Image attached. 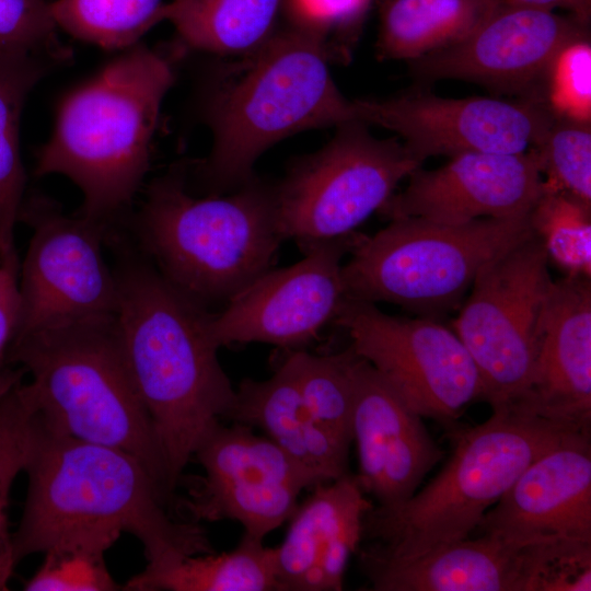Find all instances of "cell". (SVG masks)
Instances as JSON below:
<instances>
[{
    "instance_id": "e575fe53",
    "label": "cell",
    "mask_w": 591,
    "mask_h": 591,
    "mask_svg": "<svg viewBox=\"0 0 591 591\" xmlns=\"http://www.w3.org/2000/svg\"><path fill=\"white\" fill-rule=\"evenodd\" d=\"M541 101L558 117L590 123L591 45L589 37L566 45L549 65Z\"/></svg>"
},
{
    "instance_id": "277c9868",
    "label": "cell",
    "mask_w": 591,
    "mask_h": 591,
    "mask_svg": "<svg viewBox=\"0 0 591 591\" xmlns=\"http://www.w3.org/2000/svg\"><path fill=\"white\" fill-rule=\"evenodd\" d=\"M327 48L325 32L297 24L247 54L235 78L212 85L206 118L213 144L195 171L209 195L256 178V160L286 137L358 120L332 78Z\"/></svg>"
},
{
    "instance_id": "74e56055",
    "label": "cell",
    "mask_w": 591,
    "mask_h": 591,
    "mask_svg": "<svg viewBox=\"0 0 591 591\" xmlns=\"http://www.w3.org/2000/svg\"><path fill=\"white\" fill-rule=\"evenodd\" d=\"M299 25L325 32L331 25L357 20L359 0H291Z\"/></svg>"
},
{
    "instance_id": "8992f818",
    "label": "cell",
    "mask_w": 591,
    "mask_h": 591,
    "mask_svg": "<svg viewBox=\"0 0 591 591\" xmlns=\"http://www.w3.org/2000/svg\"><path fill=\"white\" fill-rule=\"evenodd\" d=\"M5 357L30 373L27 385L47 427L131 454L174 499L162 448L121 351L116 315L16 336Z\"/></svg>"
},
{
    "instance_id": "d4e9b609",
    "label": "cell",
    "mask_w": 591,
    "mask_h": 591,
    "mask_svg": "<svg viewBox=\"0 0 591 591\" xmlns=\"http://www.w3.org/2000/svg\"><path fill=\"white\" fill-rule=\"evenodd\" d=\"M57 59L24 49H0V255L15 251L14 228L26 183L20 148V125L31 91Z\"/></svg>"
},
{
    "instance_id": "7a4b0ae2",
    "label": "cell",
    "mask_w": 591,
    "mask_h": 591,
    "mask_svg": "<svg viewBox=\"0 0 591 591\" xmlns=\"http://www.w3.org/2000/svg\"><path fill=\"white\" fill-rule=\"evenodd\" d=\"M24 472L27 496L12 534L16 564L61 536L91 531L135 535L144 549L146 571L212 552L198 524L170 513L173 500L138 459L57 432L38 414Z\"/></svg>"
},
{
    "instance_id": "f35d334b",
    "label": "cell",
    "mask_w": 591,
    "mask_h": 591,
    "mask_svg": "<svg viewBox=\"0 0 591 591\" xmlns=\"http://www.w3.org/2000/svg\"><path fill=\"white\" fill-rule=\"evenodd\" d=\"M530 7L555 10L565 9L570 12L580 23L589 25L591 16V0H506Z\"/></svg>"
},
{
    "instance_id": "7c38bea8",
    "label": "cell",
    "mask_w": 591,
    "mask_h": 591,
    "mask_svg": "<svg viewBox=\"0 0 591 591\" xmlns=\"http://www.w3.org/2000/svg\"><path fill=\"white\" fill-rule=\"evenodd\" d=\"M19 221L33 234L19 268L15 335L116 315L118 286L103 254L112 228L63 213L44 196L24 199Z\"/></svg>"
},
{
    "instance_id": "8fae6325",
    "label": "cell",
    "mask_w": 591,
    "mask_h": 591,
    "mask_svg": "<svg viewBox=\"0 0 591 591\" xmlns=\"http://www.w3.org/2000/svg\"><path fill=\"white\" fill-rule=\"evenodd\" d=\"M334 323L421 417L453 424L468 405L484 399L472 357L453 328L437 317L392 316L375 303L345 298Z\"/></svg>"
},
{
    "instance_id": "ba28073f",
    "label": "cell",
    "mask_w": 591,
    "mask_h": 591,
    "mask_svg": "<svg viewBox=\"0 0 591 591\" xmlns=\"http://www.w3.org/2000/svg\"><path fill=\"white\" fill-rule=\"evenodd\" d=\"M529 215L460 224L393 219L372 236H357L341 265L345 298L438 318L460 305L487 264L534 234Z\"/></svg>"
},
{
    "instance_id": "f1b7e54d",
    "label": "cell",
    "mask_w": 591,
    "mask_h": 591,
    "mask_svg": "<svg viewBox=\"0 0 591 591\" xmlns=\"http://www.w3.org/2000/svg\"><path fill=\"white\" fill-rule=\"evenodd\" d=\"M161 0H54L58 28L103 49H128L159 23Z\"/></svg>"
},
{
    "instance_id": "cb8c5ba5",
    "label": "cell",
    "mask_w": 591,
    "mask_h": 591,
    "mask_svg": "<svg viewBox=\"0 0 591 591\" xmlns=\"http://www.w3.org/2000/svg\"><path fill=\"white\" fill-rule=\"evenodd\" d=\"M503 0H384L378 56L417 60L473 33Z\"/></svg>"
},
{
    "instance_id": "d6986e66",
    "label": "cell",
    "mask_w": 591,
    "mask_h": 591,
    "mask_svg": "<svg viewBox=\"0 0 591 591\" xmlns=\"http://www.w3.org/2000/svg\"><path fill=\"white\" fill-rule=\"evenodd\" d=\"M478 529L520 545L591 542L590 433H580L533 461L485 513Z\"/></svg>"
},
{
    "instance_id": "44dd1931",
    "label": "cell",
    "mask_w": 591,
    "mask_h": 591,
    "mask_svg": "<svg viewBox=\"0 0 591 591\" xmlns=\"http://www.w3.org/2000/svg\"><path fill=\"white\" fill-rule=\"evenodd\" d=\"M275 547L279 591H340L373 505L349 473L313 487Z\"/></svg>"
},
{
    "instance_id": "83f0119b",
    "label": "cell",
    "mask_w": 591,
    "mask_h": 591,
    "mask_svg": "<svg viewBox=\"0 0 591 591\" xmlns=\"http://www.w3.org/2000/svg\"><path fill=\"white\" fill-rule=\"evenodd\" d=\"M37 421L27 383L10 375L0 383V591L8 590L16 565L8 509L16 476L25 470Z\"/></svg>"
},
{
    "instance_id": "ffe728a7",
    "label": "cell",
    "mask_w": 591,
    "mask_h": 591,
    "mask_svg": "<svg viewBox=\"0 0 591 591\" xmlns=\"http://www.w3.org/2000/svg\"><path fill=\"white\" fill-rule=\"evenodd\" d=\"M510 407L590 431L591 285L567 275L553 280L530 384Z\"/></svg>"
},
{
    "instance_id": "d6a6232c",
    "label": "cell",
    "mask_w": 591,
    "mask_h": 591,
    "mask_svg": "<svg viewBox=\"0 0 591 591\" xmlns=\"http://www.w3.org/2000/svg\"><path fill=\"white\" fill-rule=\"evenodd\" d=\"M544 186L591 204V128L555 116L543 137L530 148Z\"/></svg>"
},
{
    "instance_id": "9c48e42d",
    "label": "cell",
    "mask_w": 591,
    "mask_h": 591,
    "mask_svg": "<svg viewBox=\"0 0 591 591\" xmlns=\"http://www.w3.org/2000/svg\"><path fill=\"white\" fill-rule=\"evenodd\" d=\"M367 126L361 120L338 126L331 142L298 160L274 185L282 240H293L304 251L352 234L421 166L401 140L376 139Z\"/></svg>"
},
{
    "instance_id": "2e32d148",
    "label": "cell",
    "mask_w": 591,
    "mask_h": 591,
    "mask_svg": "<svg viewBox=\"0 0 591 591\" xmlns=\"http://www.w3.org/2000/svg\"><path fill=\"white\" fill-rule=\"evenodd\" d=\"M586 37L588 25L572 15L503 0L463 40L408 63L422 80H466L542 102L554 58L569 43Z\"/></svg>"
},
{
    "instance_id": "8d00e7d4",
    "label": "cell",
    "mask_w": 591,
    "mask_h": 591,
    "mask_svg": "<svg viewBox=\"0 0 591 591\" xmlns=\"http://www.w3.org/2000/svg\"><path fill=\"white\" fill-rule=\"evenodd\" d=\"M19 268L16 250L0 255V362L7 355L18 326Z\"/></svg>"
},
{
    "instance_id": "7402d4cb",
    "label": "cell",
    "mask_w": 591,
    "mask_h": 591,
    "mask_svg": "<svg viewBox=\"0 0 591 591\" xmlns=\"http://www.w3.org/2000/svg\"><path fill=\"white\" fill-rule=\"evenodd\" d=\"M374 591H524V545L491 534L455 541L413 557L359 551Z\"/></svg>"
},
{
    "instance_id": "1f68e13d",
    "label": "cell",
    "mask_w": 591,
    "mask_h": 591,
    "mask_svg": "<svg viewBox=\"0 0 591 591\" xmlns=\"http://www.w3.org/2000/svg\"><path fill=\"white\" fill-rule=\"evenodd\" d=\"M530 222L552 259L567 275L591 276V204L544 186Z\"/></svg>"
},
{
    "instance_id": "484cf974",
    "label": "cell",
    "mask_w": 591,
    "mask_h": 591,
    "mask_svg": "<svg viewBox=\"0 0 591 591\" xmlns=\"http://www.w3.org/2000/svg\"><path fill=\"white\" fill-rule=\"evenodd\" d=\"M281 0H173L163 3L159 23L169 21L181 47L216 55H247L275 32Z\"/></svg>"
},
{
    "instance_id": "4dcf8cb0",
    "label": "cell",
    "mask_w": 591,
    "mask_h": 591,
    "mask_svg": "<svg viewBox=\"0 0 591 591\" xmlns=\"http://www.w3.org/2000/svg\"><path fill=\"white\" fill-rule=\"evenodd\" d=\"M120 534L109 531L71 533L45 551L37 571L27 580V591H114L120 589L111 576L105 553Z\"/></svg>"
},
{
    "instance_id": "52a82bcc",
    "label": "cell",
    "mask_w": 591,
    "mask_h": 591,
    "mask_svg": "<svg viewBox=\"0 0 591 591\" xmlns=\"http://www.w3.org/2000/svg\"><path fill=\"white\" fill-rule=\"evenodd\" d=\"M580 430L515 407L493 409L482 425L453 436L451 457L421 490L393 508L372 507L363 536L374 551L413 557L470 537L485 513L537 457Z\"/></svg>"
},
{
    "instance_id": "4fadbf2b",
    "label": "cell",
    "mask_w": 591,
    "mask_h": 591,
    "mask_svg": "<svg viewBox=\"0 0 591 591\" xmlns=\"http://www.w3.org/2000/svg\"><path fill=\"white\" fill-rule=\"evenodd\" d=\"M194 457L205 476L193 480L185 509L195 521H236L258 541L289 521L303 489L322 484L267 436L239 422H220Z\"/></svg>"
},
{
    "instance_id": "603a6c76",
    "label": "cell",
    "mask_w": 591,
    "mask_h": 591,
    "mask_svg": "<svg viewBox=\"0 0 591 591\" xmlns=\"http://www.w3.org/2000/svg\"><path fill=\"white\" fill-rule=\"evenodd\" d=\"M228 419L262 429L321 483L348 473L350 445L332 436L311 416L289 352L269 379H244L240 383Z\"/></svg>"
},
{
    "instance_id": "9a60e30c",
    "label": "cell",
    "mask_w": 591,
    "mask_h": 591,
    "mask_svg": "<svg viewBox=\"0 0 591 591\" xmlns=\"http://www.w3.org/2000/svg\"><path fill=\"white\" fill-rule=\"evenodd\" d=\"M357 236L314 244L298 263L267 270L221 312H211L208 332L213 343L219 348L264 343L289 350L312 341L334 322L345 299L341 259Z\"/></svg>"
},
{
    "instance_id": "5b68a950",
    "label": "cell",
    "mask_w": 591,
    "mask_h": 591,
    "mask_svg": "<svg viewBox=\"0 0 591 591\" xmlns=\"http://www.w3.org/2000/svg\"><path fill=\"white\" fill-rule=\"evenodd\" d=\"M131 225L141 254L207 309L225 305L273 268L283 241L274 185L254 178L228 196L195 197L183 170L149 185Z\"/></svg>"
},
{
    "instance_id": "4316f807",
    "label": "cell",
    "mask_w": 591,
    "mask_h": 591,
    "mask_svg": "<svg viewBox=\"0 0 591 591\" xmlns=\"http://www.w3.org/2000/svg\"><path fill=\"white\" fill-rule=\"evenodd\" d=\"M131 591H279L275 547L243 535L232 551L187 556L158 571H141Z\"/></svg>"
},
{
    "instance_id": "ac0fdd59",
    "label": "cell",
    "mask_w": 591,
    "mask_h": 591,
    "mask_svg": "<svg viewBox=\"0 0 591 591\" xmlns=\"http://www.w3.org/2000/svg\"><path fill=\"white\" fill-rule=\"evenodd\" d=\"M352 381L351 433L359 461L356 477L378 507L393 508L417 491L443 452L422 417L358 355Z\"/></svg>"
},
{
    "instance_id": "d590c367",
    "label": "cell",
    "mask_w": 591,
    "mask_h": 591,
    "mask_svg": "<svg viewBox=\"0 0 591 591\" xmlns=\"http://www.w3.org/2000/svg\"><path fill=\"white\" fill-rule=\"evenodd\" d=\"M47 0H0V49H24L61 63L71 53L57 36Z\"/></svg>"
},
{
    "instance_id": "ab89813d",
    "label": "cell",
    "mask_w": 591,
    "mask_h": 591,
    "mask_svg": "<svg viewBox=\"0 0 591 591\" xmlns=\"http://www.w3.org/2000/svg\"><path fill=\"white\" fill-rule=\"evenodd\" d=\"M371 0H359V9L361 15L364 13V11L368 9Z\"/></svg>"
},
{
    "instance_id": "e0dca14e",
    "label": "cell",
    "mask_w": 591,
    "mask_h": 591,
    "mask_svg": "<svg viewBox=\"0 0 591 591\" xmlns=\"http://www.w3.org/2000/svg\"><path fill=\"white\" fill-rule=\"evenodd\" d=\"M542 190L532 150L467 152L438 169L415 170L405 189L393 194L379 212L390 220L417 217L450 224L520 218L530 213Z\"/></svg>"
},
{
    "instance_id": "6da1fadb",
    "label": "cell",
    "mask_w": 591,
    "mask_h": 591,
    "mask_svg": "<svg viewBox=\"0 0 591 591\" xmlns=\"http://www.w3.org/2000/svg\"><path fill=\"white\" fill-rule=\"evenodd\" d=\"M116 324L136 390L151 418L175 490L205 438L228 419L235 390L208 332L211 312L141 253L119 250Z\"/></svg>"
},
{
    "instance_id": "f546056e",
    "label": "cell",
    "mask_w": 591,
    "mask_h": 591,
    "mask_svg": "<svg viewBox=\"0 0 591 591\" xmlns=\"http://www.w3.org/2000/svg\"><path fill=\"white\" fill-rule=\"evenodd\" d=\"M289 354L311 416L323 429L350 445L352 370L357 354L351 346L327 355H313L301 349H289Z\"/></svg>"
},
{
    "instance_id": "3957f363",
    "label": "cell",
    "mask_w": 591,
    "mask_h": 591,
    "mask_svg": "<svg viewBox=\"0 0 591 591\" xmlns=\"http://www.w3.org/2000/svg\"><path fill=\"white\" fill-rule=\"evenodd\" d=\"M175 81L161 50L137 44L61 101L34 174H61L83 195L79 215L112 229L149 170L161 105Z\"/></svg>"
},
{
    "instance_id": "836d02e7",
    "label": "cell",
    "mask_w": 591,
    "mask_h": 591,
    "mask_svg": "<svg viewBox=\"0 0 591 591\" xmlns=\"http://www.w3.org/2000/svg\"><path fill=\"white\" fill-rule=\"evenodd\" d=\"M591 542L553 540L524 547V591H590Z\"/></svg>"
},
{
    "instance_id": "5bb4252c",
    "label": "cell",
    "mask_w": 591,
    "mask_h": 591,
    "mask_svg": "<svg viewBox=\"0 0 591 591\" xmlns=\"http://www.w3.org/2000/svg\"><path fill=\"white\" fill-rule=\"evenodd\" d=\"M354 106L358 120L393 131L421 162L467 152H525L555 117L533 99H451L422 90L386 100H357Z\"/></svg>"
},
{
    "instance_id": "30bf717a",
    "label": "cell",
    "mask_w": 591,
    "mask_h": 591,
    "mask_svg": "<svg viewBox=\"0 0 591 591\" xmlns=\"http://www.w3.org/2000/svg\"><path fill=\"white\" fill-rule=\"evenodd\" d=\"M548 260L536 234L517 244L479 271L453 322L493 409L515 403L530 384L553 283Z\"/></svg>"
}]
</instances>
